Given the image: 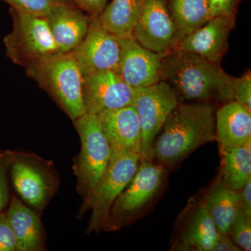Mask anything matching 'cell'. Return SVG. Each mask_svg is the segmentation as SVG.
Wrapping results in <instances>:
<instances>
[{
	"label": "cell",
	"mask_w": 251,
	"mask_h": 251,
	"mask_svg": "<svg viewBox=\"0 0 251 251\" xmlns=\"http://www.w3.org/2000/svg\"><path fill=\"white\" fill-rule=\"evenodd\" d=\"M234 80L220 63L191 52L173 50L162 62L161 81L173 87L179 99L234 100Z\"/></svg>",
	"instance_id": "cell-1"
},
{
	"label": "cell",
	"mask_w": 251,
	"mask_h": 251,
	"mask_svg": "<svg viewBox=\"0 0 251 251\" xmlns=\"http://www.w3.org/2000/svg\"><path fill=\"white\" fill-rule=\"evenodd\" d=\"M153 145V156L176 163L204 144L216 140L215 111L206 102L177 104Z\"/></svg>",
	"instance_id": "cell-2"
},
{
	"label": "cell",
	"mask_w": 251,
	"mask_h": 251,
	"mask_svg": "<svg viewBox=\"0 0 251 251\" xmlns=\"http://www.w3.org/2000/svg\"><path fill=\"white\" fill-rule=\"evenodd\" d=\"M26 69L28 75L51 94L73 121L85 114L84 76L72 52L59 54Z\"/></svg>",
	"instance_id": "cell-3"
},
{
	"label": "cell",
	"mask_w": 251,
	"mask_h": 251,
	"mask_svg": "<svg viewBox=\"0 0 251 251\" xmlns=\"http://www.w3.org/2000/svg\"><path fill=\"white\" fill-rule=\"evenodd\" d=\"M81 150L74 162L77 191L83 198L81 211H85L94 188L106 170L112 151L98 115L84 114L75 122Z\"/></svg>",
	"instance_id": "cell-4"
},
{
	"label": "cell",
	"mask_w": 251,
	"mask_h": 251,
	"mask_svg": "<svg viewBox=\"0 0 251 251\" xmlns=\"http://www.w3.org/2000/svg\"><path fill=\"white\" fill-rule=\"evenodd\" d=\"M11 10L14 25L5 36L6 55L25 68L59 55L46 18Z\"/></svg>",
	"instance_id": "cell-5"
},
{
	"label": "cell",
	"mask_w": 251,
	"mask_h": 251,
	"mask_svg": "<svg viewBox=\"0 0 251 251\" xmlns=\"http://www.w3.org/2000/svg\"><path fill=\"white\" fill-rule=\"evenodd\" d=\"M140 153L122 151L112 153L106 170L94 188L87 209H92L88 232H99L106 227L112 204L129 184L139 166Z\"/></svg>",
	"instance_id": "cell-6"
},
{
	"label": "cell",
	"mask_w": 251,
	"mask_h": 251,
	"mask_svg": "<svg viewBox=\"0 0 251 251\" xmlns=\"http://www.w3.org/2000/svg\"><path fill=\"white\" fill-rule=\"evenodd\" d=\"M179 103L177 94L164 81L135 89L133 105L141 130V159H153V143L170 114Z\"/></svg>",
	"instance_id": "cell-7"
},
{
	"label": "cell",
	"mask_w": 251,
	"mask_h": 251,
	"mask_svg": "<svg viewBox=\"0 0 251 251\" xmlns=\"http://www.w3.org/2000/svg\"><path fill=\"white\" fill-rule=\"evenodd\" d=\"M164 176L163 167L154 164L151 160H140L129 184L112 204L105 227H119L136 215L158 192Z\"/></svg>",
	"instance_id": "cell-8"
},
{
	"label": "cell",
	"mask_w": 251,
	"mask_h": 251,
	"mask_svg": "<svg viewBox=\"0 0 251 251\" xmlns=\"http://www.w3.org/2000/svg\"><path fill=\"white\" fill-rule=\"evenodd\" d=\"M122 37L114 35L100 24L98 16L90 17L88 31L73 55L83 76L105 71H117L121 58Z\"/></svg>",
	"instance_id": "cell-9"
},
{
	"label": "cell",
	"mask_w": 251,
	"mask_h": 251,
	"mask_svg": "<svg viewBox=\"0 0 251 251\" xmlns=\"http://www.w3.org/2000/svg\"><path fill=\"white\" fill-rule=\"evenodd\" d=\"M132 37L156 53H168L175 49L180 40L179 31L166 0H143Z\"/></svg>",
	"instance_id": "cell-10"
},
{
	"label": "cell",
	"mask_w": 251,
	"mask_h": 251,
	"mask_svg": "<svg viewBox=\"0 0 251 251\" xmlns=\"http://www.w3.org/2000/svg\"><path fill=\"white\" fill-rule=\"evenodd\" d=\"M135 89L126 83L116 71L84 76L85 113L98 115L107 110L133 105Z\"/></svg>",
	"instance_id": "cell-11"
},
{
	"label": "cell",
	"mask_w": 251,
	"mask_h": 251,
	"mask_svg": "<svg viewBox=\"0 0 251 251\" xmlns=\"http://www.w3.org/2000/svg\"><path fill=\"white\" fill-rule=\"evenodd\" d=\"M121 58L116 72L133 88L161 81V66L166 54L156 53L138 44L132 36L122 37Z\"/></svg>",
	"instance_id": "cell-12"
},
{
	"label": "cell",
	"mask_w": 251,
	"mask_h": 251,
	"mask_svg": "<svg viewBox=\"0 0 251 251\" xmlns=\"http://www.w3.org/2000/svg\"><path fill=\"white\" fill-rule=\"evenodd\" d=\"M235 17L211 18L201 27L181 38L174 50L196 54L211 62L221 63L228 47V38Z\"/></svg>",
	"instance_id": "cell-13"
},
{
	"label": "cell",
	"mask_w": 251,
	"mask_h": 251,
	"mask_svg": "<svg viewBox=\"0 0 251 251\" xmlns=\"http://www.w3.org/2000/svg\"><path fill=\"white\" fill-rule=\"evenodd\" d=\"M59 54L72 52L82 42L90 16L70 0H62L46 17Z\"/></svg>",
	"instance_id": "cell-14"
},
{
	"label": "cell",
	"mask_w": 251,
	"mask_h": 251,
	"mask_svg": "<svg viewBox=\"0 0 251 251\" xmlns=\"http://www.w3.org/2000/svg\"><path fill=\"white\" fill-rule=\"evenodd\" d=\"M112 153L141 151V130L133 105L107 110L98 115Z\"/></svg>",
	"instance_id": "cell-15"
},
{
	"label": "cell",
	"mask_w": 251,
	"mask_h": 251,
	"mask_svg": "<svg viewBox=\"0 0 251 251\" xmlns=\"http://www.w3.org/2000/svg\"><path fill=\"white\" fill-rule=\"evenodd\" d=\"M216 141L220 148H234L251 143V110L232 100L215 113Z\"/></svg>",
	"instance_id": "cell-16"
},
{
	"label": "cell",
	"mask_w": 251,
	"mask_h": 251,
	"mask_svg": "<svg viewBox=\"0 0 251 251\" xmlns=\"http://www.w3.org/2000/svg\"><path fill=\"white\" fill-rule=\"evenodd\" d=\"M10 167L18 194L27 204L41 210L50 194L45 173L32 162L16 154Z\"/></svg>",
	"instance_id": "cell-17"
},
{
	"label": "cell",
	"mask_w": 251,
	"mask_h": 251,
	"mask_svg": "<svg viewBox=\"0 0 251 251\" xmlns=\"http://www.w3.org/2000/svg\"><path fill=\"white\" fill-rule=\"evenodd\" d=\"M6 214L16 236L18 251H40L41 226L35 213L14 196Z\"/></svg>",
	"instance_id": "cell-18"
},
{
	"label": "cell",
	"mask_w": 251,
	"mask_h": 251,
	"mask_svg": "<svg viewBox=\"0 0 251 251\" xmlns=\"http://www.w3.org/2000/svg\"><path fill=\"white\" fill-rule=\"evenodd\" d=\"M204 201L218 232L229 235L239 209L237 191L227 187L219 175Z\"/></svg>",
	"instance_id": "cell-19"
},
{
	"label": "cell",
	"mask_w": 251,
	"mask_h": 251,
	"mask_svg": "<svg viewBox=\"0 0 251 251\" xmlns=\"http://www.w3.org/2000/svg\"><path fill=\"white\" fill-rule=\"evenodd\" d=\"M219 234L204 201L188 223L180 237L177 249L182 251H211Z\"/></svg>",
	"instance_id": "cell-20"
},
{
	"label": "cell",
	"mask_w": 251,
	"mask_h": 251,
	"mask_svg": "<svg viewBox=\"0 0 251 251\" xmlns=\"http://www.w3.org/2000/svg\"><path fill=\"white\" fill-rule=\"evenodd\" d=\"M221 176L227 187L239 191L251 179V143L234 148H220Z\"/></svg>",
	"instance_id": "cell-21"
},
{
	"label": "cell",
	"mask_w": 251,
	"mask_h": 251,
	"mask_svg": "<svg viewBox=\"0 0 251 251\" xmlns=\"http://www.w3.org/2000/svg\"><path fill=\"white\" fill-rule=\"evenodd\" d=\"M143 0H112L98 16L102 26L120 37L132 36Z\"/></svg>",
	"instance_id": "cell-22"
},
{
	"label": "cell",
	"mask_w": 251,
	"mask_h": 251,
	"mask_svg": "<svg viewBox=\"0 0 251 251\" xmlns=\"http://www.w3.org/2000/svg\"><path fill=\"white\" fill-rule=\"evenodd\" d=\"M180 39L205 24L211 16L208 0H166Z\"/></svg>",
	"instance_id": "cell-23"
},
{
	"label": "cell",
	"mask_w": 251,
	"mask_h": 251,
	"mask_svg": "<svg viewBox=\"0 0 251 251\" xmlns=\"http://www.w3.org/2000/svg\"><path fill=\"white\" fill-rule=\"evenodd\" d=\"M11 9L23 14L46 18L62 0H3Z\"/></svg>",
	"instance_id": "cell-24"
},
{
	"label": "cell",
	"mask_w": 251,
	"mask_h": 251,
	"mask_svg": "<svg viewBox=\"0 0 251 251\" xmlns=\"http://www.w3.org/2000/svg\"><path fill=\"white\" fill-rule=\"evenodd\" d=\"M229 236L242 250H251V218L239 209L231 227Z\"/></svg>",
	"instance_id": "cell-25"
},
{
	"label": "cell",
	"mask_w": 251,
	"mask_h": 251,
	"mask_svg": "<svg viewBox=\"0 0 251 251\" xmlns=\"http://www.w3.org/2000/svg\"><path fill=\"white\" fill-rule=\"evenodd\" d=\"M233 100L251 110V74L249 71L240 77H234Z\"/></svg>",
	"instance_id": "cell-26"
},
{
	"label": "cell",
	"mask_w": 251,
	"mask_h": 251,
	"mask_svg": "<svg viewBox=\"0 0 251 251\" xmlns=\"http://www.w3.org/2000/svg\"><path fill=\"white\" fill-rule=\"evenodd\" d=\"M14 154L10 151L0 153V214L8 202L9 193L6 174L14 159Z\"/></svg>",
	"instance_id": "cell-27"
},
{
	"label": "cell",
	"mask_w": 251,
	"mask_h": 251,
	"mask_svg": "<svg viewBox=\"0 0 251 251\" xmlns=\"http://www.w3.org/2000/svg\"><path fill=\"white\" fill-rule=\"evenodd\" d=\"M18 251L17 241L6 214H0V251Z\"/></svg>",
	"instance_id": "cell-28"
},
{
	"label": "cell",
	"mask_w": 251,
	"mask_h": 251,
	"mask_svg": "<svg viewBox=\"0 0 251 251\" xmlns=\"http://www.w3.org/2000/svg\"><path fill=\"white\" fill-rule=\"evenodd\" d=\"M211 18L224 16L236 17L242 0H208Z\"/></svg>",
	"instance_id": "cell-29"
},
{
	"label": "cell",
	"mask_w": 251,
	"mask_h": 251,
	"mask_svg": "<svg viewBox=\"0 0 251 251\" xmlns=\"http://www.w3.org/2000/svg\"><path fill=\"white\" fill-rule=\"evenodd\" d=\"M90 17L99 16L105 9L108 0H70Z\"/></svg>",
	"instance_id": "cell-30"
},
{
	"label": "cell",
	"mask_w": 251,
	"mask_h": 251,
	"mask_svg": "<svg viewBox=\"0 0 251 251\" xmlns=\"http://www.w3.org/2000/svg\"><path fill=\"white\" fill-rule=\"evenodd\" d=\"M237 192L239 209L251 218V179Z\"/></svg>",
	"instance_id": "cell-31"
},
{
	"label": "cell",
	"mask_w": 251,
	"mask_h": 251,
	"mask_svg": "<svg viewBox=\"0 0 251 251\" xmlns=\"http://www.w3.org/2000/svg\"><path fill=\"white\" fill-rule=\"evenodd\" d=\"M242 251L229 237V235L219 234L216 242L211 251Z\"/></svg>",
	"instance_id": "cell-32"
}]
</instances>
